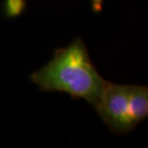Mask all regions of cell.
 Masks as SVG:
<instances>
[{"label":"cell","mask_w":148,"mask_h":148,"mask_svg":"<svg viewBox=\"0 0 148 148\" xmlns=\"http://www.w3.org/2000/svg\"><path fill=\"white\" fill-rule=\"evenodd\" d=\"M30 78L43 92L67 93L92 106L106 84L92 63L81 37L56 49L52 59L32 73Z\"/></svg>","instance_id":"1"},{"label":"cell","mask_w":148,"mask_h":148,"mask_svg":"<svg viewBox=\"0 0 148 148\" xmlns=\"http://www.w3.org/2000/svg\"><path fill=\"white\" fill-rule=\"evenodd\" d=\"M93 109L115 135H126L148 116V88L106 81Z\"/></svg>","instance_id":"2"},{"label":"cell","mask_w":148,"mask_h":148,"mask_svg":"<svg viewBox=\"0 0 148 148\" xmlns=\"http://www.w3.org/2000/svg\"><path fill=\"white\" fill-rule=\"evenodd\" d=\"M91 1V8L95 13H100L103 9V2L104 0H90Z\"/></svg>","instance_id":"3"}]
</instances>
